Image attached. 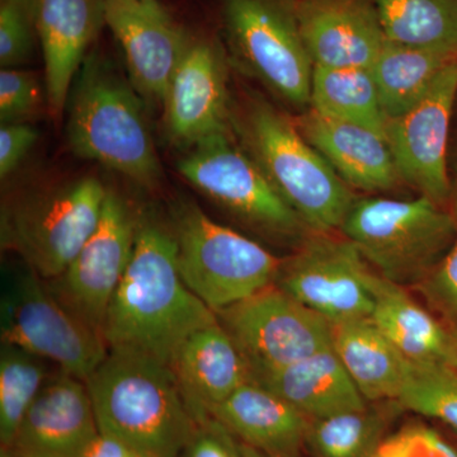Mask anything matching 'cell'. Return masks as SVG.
I'll list each match as a JSON object with an SVG mask.
<instances>
[{
  "mask_svg": "<svg viewBox=\"0 0 457 457\" xmlns=\"http://www.w3.org/2000/svg\"><path fill=\"white\" fill-rule=\"evenodd\" d=\"M107 192L98 179H82L14 200L2 212L3 248L40 278H59L97 228Z\"/></svg>",
  "mask_w": 457,
  "mask_h": 457,
  "instance_id": "cell-7",
  "label": "cell"
},
{
  "mask_svg": "<svg viewBox=\"0 0 457 457\" xmlns=\"http://www.w3.org/2000/svg\"><path fill=\"white\" fill-rule=\"evenodd\" d=\"M139 215L119 195L107 192L92 236L50 290L87 326L104 337V321L137 239Z\"/></svg>",
  "mask_w": 457,
  "mask_h": 457,
  "instance_id": "cell-13",
  "label": "cell"
},
{
  "mask_svg": "<svg viewBox=\"0 0 457 457\" xmlns=\"http://www.w3.org/2000/svg\"><path fill=\"white\" fill-rule=\"evenodd\" d=\"M38 134L29 123H7L0 128V177L8 179L27 153L37 143Z\"/></svg>",
  "mask_w": 457,
  "mask_h": 457,
  "instance_id": "cell-37",
  "label": "cell"
},
{
  "mask_svg": "<svg viewBox=\"0 0 457 457\" xmlns=\"http://www.w3.org/2000/svg\"><path fill=\"white\" fill-rule=\"evenodd\" d=\"M37 32V0L0 2V65H25L32 57Z\"/></svg>",
  "mask_w": 457,
  "mask_h": 457,
  "instance_id": "cell-32",
  "label": "cell"
},
{
  "mask_svg": "<svg viewBox=\"0 0 457 457\" xmlns=\"http://www.w3.org/2000/svg\"><path fill=\"white\" fill-rule=\"evenodd\" d=\"M295 8L314 66L370 69L386 42L372 0H295Z\"/></svg>",
  "mask_w": 457,
  "mask_h": 457,
  "instance_id": "cell-18",
  "label": "cell"
},
{
  "mask_svg": "<svg viewBox=\"0 0 457 457\" xmlns=\"http://www.w3.org/2000/svg\"><path fill=\"white\" fill-rule=\"evenodd\" d=\"M98 433L86 381L60 371L42 386L8 450L17 457H79Z\"/></svg>",
  "mask_w": 457,
  "mask_h": 457,
  "instance_id": "cell-17",
  "label": "cell"
},
{
  "mask_svg": "<svg viewBox=\"0 0 457 457\" xmlns=\"http://www.w3.org/2000/svg\"><path fill=\"white\" fill-rule=\"evenodd\" d=\"M396 403L457 432V369L444 362L411 363Z\"/></svg>",
  "mask_w": 457,
  "mask_h": 457,
  "instance_id": "cell-31",
  "label": "cell"
},
{
  "mask_svg": "<svg viewBox=\"0 0 457 457\" xmlns=\"http://www.w3.org/2000/svg\"><path fill=\"white\" fill-rule=\"evenodd\" d=\"M403 411L396 402L309 420L305 450L311 457H375L393 420Z\"/></svg>",
  "mask_w": 457,
  "mask_h": 457,
  "instance_id": "cell-27",
  "label": "cell"
},
{
  "mask_svg": "<svg viewBox=\"0 0 457 457\" xmlns=\"http://www.w3.org/2000/svg\"><path fill=\"white\" fill-rule=\"evenodd\" d=\"M457 62L407 112L389 120L387 145L403 183L449 207L450 132L455 117Z\"/></svg>",
  "mask_w": 457,
  "mask_h": 457,
  "instance_id": "cell-14",
  "label": "cell"
},
{
  "mask_svg": "<svg viewBox=\"0 0 457 457\" xmlns=\"http://www.w3.org/2000/svg\"><path fill=\"white\" fill-rule=\"evenodd\" d=\"M253 381L278 394L309 420L356 411L369 404L332 347Z\"/></svg>",
  "mask_w": 457,
  "mask_h": 457,
  "instance_id": "cell-24",
  "label": "cell"
},
{
  "mask_svg": "<svg viewBox=\"0 0 457 457\" xmlns=\"http://www.w3.org/2000/svg\"><path fill=\"white\" fill-rule=\"evenodd\" d=\"M0 457H17V456L14 455V453H12L11 450L2 449V451H0Z\"/></svg>",
  "mask_w": 457,
  "mask_h": 457,
  "instance_id": "cell-42",
  "label": "cell"
},
{
  "mask_svg": "<svg viewBox=\"0 0 457 457\" xmlns=\"http://www.w3.org/2000/svg\"><path fill=\"white\" fill-rule=\"evenodd\" d=\"M47 104L46 92L33 71L2 69L0 71V121L29 123Z\"/></svg>",
  "mask_w": 457,
  "mask_h": 457,
  "instance_id": "cell-33",
  "label": "cell"
},
{
  "mask_svg": "<svg viewBox=\"0 0 457 457\" xmlns=\"http://www.w3.org/2000/svg\"><path fill=\"white\" fill-rule=\"evenodd\" d=\"M216 315L252 380L332 347V324L275 284Z\"/></svg>",
  "mask_w": 457,
  "mask_h": 457,
  "instance_id": "cell-11",
  "label": "cell"
},
{
  "mask_svg": "<svg viewBox=\"0 0 457 457\" xmlns=\"http://www.w3.org/2000/svg\"><path fill=\"white\" fill-rule=\"evenodd\" d=\"M451 196L449 210L457 222V149L453 162L450 161Z\"/></svg>",
  "mask_w": 457,
  "mask_h": 457,
  "instance_id": "cell-39",
  "label": "cell"
},
{
  "mask_svg": "<svg viewBox=\"0 0 457 457\" xmlns=\"http://www.w3.org/2000/svg\"><path fill=\"white\" fill-rule=\"evenodd\" d=\"M374 272L339 231L311 233L282 260L275 285L336 324L370 317Z\"/></svg>",
  "mask_w": 457,
  "mask_h": 457,
  "instance_id": "cell-12",
  "label": "cell"
},
{
  "mask_svg": "<svg viewBox=\"0 0 457 457\" xmlns=\"http://www.w3.org/2000/svg\"><path fill=\"white\" fill-rule=\"evenodd\" d=\"M79 457H137L121 442L99 432Z\"/></svg>",
  "mask_w": 457,
  "mask_h": 457,
  "instance_id": "cell-38",
  "label": "cell"
},
{
  "mask_svg": "<svg viewBox=\"0 0 457 457\" xmlns=\"http://www.w3.org/2000/svg\"><path fill=\"white\" fill-rule=\"evenodd\" d=\"M0 300L2 343L17 345L62 371L87 381L104 362V337L87 326L27 266L3 276Z\"/></svg>",
  "mask_w": 457,
  "mask_h": 457,
  "instance_id": "cell-8",
  "label": "cell"
},
{
  "mask_svg": "<svg viewBox=\"0 0 457 457\" xmlns=\"http://www.w3.org/2000/svg\"><path fill=\"white\" fill-rule=\"evenodd\" d=\"M240 141L312 233L339 231L357 196L303 137L295 119L262 98L246 101Z\"/></svg>",
  "mask_w": 457,
  "mask_h": 457,
  "instance_id": "cell-4",
  "label": "cell"
},
{
  "mask_svg": "<svg viewBox=\"0 0 457 457\" xmlns=\"http://www.w3.org/2000/svg\"><path fill=\"white\" fill-rule=\"evenodd\" d=\"M372 323L411 363H449L453 332L428 308L411 296V288L374 272Z\"/></svg>",
  "mask_w": 457,
  "mask_h": 457,
  "instance_id": "cell-23",
  "label": "cell"
},
{
  "mask_svg": "<svg viewBox=\"0 0 457 457\" xmlns=\"http://www.w3.org/2000/svg\"><path fill=\"white\" fill-rule=\"evenodd\" d=\"M455 117H457V98H456V107H455Z\"/></svg>",
  "mask_w": 457,
  "mask_h": 457,
  "instance_id": "cell-43",
  "label": "cell"
},
{
  "mask_svg": "<svg viewBox=\"0 0 457 457\" xmlns=\"http://www.w3.org/2000/svg\"><path fill=\"white\" fill-rule=\"evenodd\" d=\"M339 233L351 240L378 275L413 288L457 239L449 207L420 196L357 197Z\"/></svg>",
  "mask_w": 457,
  "mask_h": 457,
  "instance_id": "cell-5",
  "label": "cell"
},
{
  "mask_svg": "<svg viewBox=\"0 0 457 457\" xmlns=\"http://www.w3.org/2000/svg\"><path fill=\"white\" fill-rule=\"evenodd\" d=\"M104 21L119 41L130 82L163 107L171 77L191 38L158 0H104Z\"/></svg>",
  "mask_w": 457,
  "mask_h": 457,
  "instance_id": "cell-15",
  "label": "cell"
},
{
  "mask_svg": "<svg viewBox=\"0 0 457 457\" xmlns=\"http://www.w3.org/2000/svg\"><path fill=\"white\" fill-rule=\"evenodd\" d=\"M240 445H242L243 455L245 457H302V455H273V453H263V451L246 446L242 442H240Z\"/></svg>",
  "mask_w": 457,
  "mask_h": 457,
  "instance_id": "cell-40",
  "label": "cell"
},
{
  "mask_svg": "<svg viewBox=\"0 0 457 457\" xmlns=\"http://www.w3.org/2000/svg\"><path fill=\"white\" fill-rule=\"evenodd\" d=\"M218 321L180 276L171 228L141 213L130 262L104 321L108 351L134 352L170 365L189 336Z\"/></svg>",
  "mask_w": 457,
  "mask_h": 457,
  "instance_id": "cell-1",
  "label": "cell"
},
{
  "mask_svg": "<svg viewBox=\"0 0 457 457\" xmlns=\"http://www.w3.org/2000/svg\"><path fill=\"white\" fill-rule=\"evenodd\" d=\"M375 457H457V453L428 427L409 423L387 435Z\"/></svg>",
  "mask_w": 457,
  "mask_h": 457,
  "instance_id": "cell-35",
  "label": "cell"
},
{
  "mask_svg": "<svg viewBox=\"0 0 457 457\" xmlns=\"http://www.w3.org/2000/svg\"><path fill=\"white\" fill-rule=\"evenodd\" d=\"M210 417L237 441L273 455H302L309 418L263 385L246 381Z\"/></svg>",
  "mask_w": 457,
  "mask_h": 457,
  "instance_id": "cell-22",
  "label": "cell"
},
{
  "mask_svg": "<svg viewBox=\"0 0 457 457\" xmlns=\"http://www.w3.org/2000/svg\"><path fill=\"white\" fill-rule=\"evenodd\" d=\"M179 457H245L242 445L221 423L210 417L198 423Z\"/></svg>",
  "mask_w": 457,
  "mask_h": 457,
  "instance_id": "cell-36",
  "label": "cell"
},
{
  "mask_svg": "<svg viewBox=\"0 0 457 457\" xmlns=\"http://www.w3.org/2000/svg\"><path fill=\"white\" fill-rule=\"evenodd\" d=\"M457 57L386 40L370 68L387 121L407 112Z\"/></svg>",
  "mask_w": 457,
  "mask_h": 457,
  "instance_id": "cell-26",
  "label": "cell"
},
{
  "mask_svg": "<svg viewBox=\"0 0 457 457\" xmlns=\"http://www.w3.org/2000/svg\"><path fill=\"white\" fill-rule=\"evenodd\" d=\"M106 25L104 0H37V32L45 92L54 120L62 119L87 51Z\"/></svg>",
  "mask_w": 457,
  "mask_h": 457,
  "instance_id": "cell-19",
  "label": "cell"
},
{
  "mask_svg": "<svg viewBox=\"0 0 457 457\" xmlns=\"http://www.w3.org/2000/svg\"><path fill=\"white\" fill-rule=\"evenodd\" d=\"M44 360L17 345L0 351V442L9 449L23 418L47 381Z\"/></svg>",
  "mask_w": 457,
  "mask_h": 457,
  "instance_id": "cell-30",
  "label": "cell"
},
{
  "mask_svg": "<svg viewBox=\"0 0 457 457\" xmlns=\"http://www.w3.org/2000/svg\"><path fill=\"white\" fill-rule=\"evenodd\" d=\"M177 167L198 191L267 236L297 245L312 233L231 130L189 147Z\"/></svg>",
  "mask_w": 457,
  "mask_h": 457,
  "instance_id": "cell-10",
  "label": "cell"
},
{
  "mask_svg": "<svg viewBox=\"0 0 457 457\" xmlns=\"http://www.w3.org/2000/svg\"><path fill=\"white\" fill-rule=\"evenodd\" d=\"M413 288L445 326L457 330V239L435 269Z\"/></svg>",
  "mask_w": 457,
  "mask_h": 457,
  "instance_id": "cell-34",
  "label": "cell"
},
{
  "mask_svg": "<svg viewBox=\"0 0 457 457\" xmlns=\"http://www.w3.org/2000/svg\"><path fill=\"white\" fill-rule=\"evenodd\" d=\"M66 137L71 150L145 188L162 165L139 93L97 54L87 57L69 95Z\"/></svg>",
  "mask_w": 457,
  "mask_h": 457,
  "instance_id": "cell-3",
  "label": "cell"
},
{
  "mask_svg": "<svg viewBox=\"0 0 457 457\" xmlns=\"http://www.w3.org/2000/svg\"><path fill=\"white\" fill-rule=\"evenodd\" d=\"M163 110L168 135L179 145L191 147L231 130L227 59L218 45L192 40L171 77Z\"/></svg>",
  "mask_w": 457,
  "mask_h": 457,
  "instance_id": "cell-16",
  "label": "cell"
},
{
  "mask_svg": "<svg viewBox=\"0 0 457 457\" xmlns=\"http://www.w3.org/2000/svg\"><path fill=\"white\" fill-rule=\"evenodd\" d=\"M86 384L99 432L137 457H179L196 432V418L167 363L111 350Z\"/></svg>",
  "mask_w": 457,
  "mask_h": 457,
  "instance_id": "cell-2",
  "label": "cell"
},
{
  "mask_svg": "<svg viewBox=\"0 0 457 457\" xmlns=\"http://www.w3.org/2000/svg\"><path fill=\"white\" fill-rule=\"evenodd\" d=\"M170 366L198 423L252 380L245 357L219 321L189 336Z\"/></svg>",
  "mask_w": 457,
  "mask_h": 457,
  "instance_id": "cell-21",
  "label": "cell"
},
{
  "mask_svg": "<svg viewBox=\"0 0 457 457\" xmlns=\"http://www.w3.org/2000/svg\"><path fill=\"white\" fill-rule=\"evenodd\" d=\"M453 332V347H451L450 365L457 369V330Z\"/></svg>",
  "mask_w": 457,
  "mask_h": 457,
  "instance_id": "cell-41",
  "label": "cell"
},
{
  "mask_svg": "<svg viewBox=\"0 0 457 457\" xmlns=\"http://www.w3.org/2000/svg\"><path fill=\"white\" fill-rule=\"evenodd\" d=\"M332 348L366 402H396L411 362L371 319L332 324Z\"/></svg>",
  "mask_w": 457,
  "mask_h": 457,
  "instance_id": "cell-25",
  "label": "cell"
},
{
  "mask_svg": "<svg viewBox=\"0 0 457 457\" xmlns=\"http://www.w3.org/2000/svg\"><path fill=\"white\" fill-rule=\"evenodd\" d=\"M171 231L183 281L213 312L275 284L281 258L213 221L196 204L183 203L177 207Z\"/></svg>",
  "mask_w": 457,
  "mask_h": 457,
  "instance_id": "cell-6",
  "label": "cell"
},
{
  "mask_svg": "<svg viewBox=\"0 0 457 457\" xmlns=\"http://www.w3.org/2000/svg\"><path fill=\"white\" fill-rule=\"evenodd\" d=\"M386 40L457 57V0H372Z\"/></svg>",
  "mask_w": 457,
  "mask_h": 457,
  "instance_id": "cell-29",
  "label": "cell"
},
{
  "mask_svg": "<svg viewBox=\"0 0 457 457\" xmlns=\"http://www.w3.org/2000/svg\"><path fill=\"white\" fill-rule=\"evenodd\" d=\"M222 17L237 62L286 102L308 110L314 64L295 0H224Z\"/></svg>",
  "mask_w": 457,
  "mask_h": 457,
  "instance_id": "cell-9",
  "label": "cell"
},
{
  "mask_svg": "<svg viewBox=\"0 0 457 457\" xmlns=\"http://www.w3.org/2000/svg\"><path fill=\"white\" fill-rule=\"evenodd\" d=\"M309 108L365 126L386 139L387 117L370 69L314 66Z\"/></svg>",
  "mask_w": 457,
  "mask_h": 457,
  "instance_id": "cell-28",
  "label": "cell"
},
{
  "mask_svg": "<svg viewBox=\"0 0 457 457\" xmlns=\"http://www.w3.org/2000/svg\"><path fill=\"white\" fill-rule=\"evenodd\" d=\"M295 122L303 137L353 191L380 194L402 185L383 135L357 123L324 116L312 108L303 111Z\"/></svg>",
  "mask_w": 457,
  "mask_h": 457,
  "instance_id": "cell-20",
  "label": "cell"
}]
</instances>
